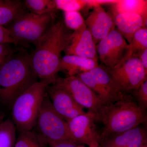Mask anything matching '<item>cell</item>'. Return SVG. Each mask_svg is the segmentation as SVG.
Masks as SVG:
<instances>
[{"mask_svg":"<svg viewBox=\"0 0 147 147\" xmlns=\"http://www.w3.org/2000/svg\"><path fill=\"white\" fill-rule=\"evenodd\" d=\"M18 42L11 36L8 29L0 26V44H18Z\"/></svg>","mask_w":147,"mask_h":147,"instance_id":"83f0119b","label":"cell"},{"mask_svg":"<svg viewBox=\"0 0 147 147\" xmlns=\"http://www.w3.org/2000/svg\"><path fill=\"white\" fill-rule=\"evenodd\" d=\"M117 30L129 44L135 33L142 28H147V17L137 13H122L112 16Z\"/></svg>","mask_w":147,"mask_h":147,"instance_id":"2e32d148","label":"cell"},{"mask_svg":"<svg viewBox=\"0 0 147 147\" xmlns=\"http://www.w3.org/2000/svg\"><path fill=\"white\" fill-rule=\"evenodd\" d=\"M98 65V60L65 55L61 59L60 69L61 70H65L69 76H73L90 71Z\"/></svg>","mask_w":147,"mask_h":147,"instance_id":"e0dca14e","label":"cell"},{"mask_svg":"<svg viewBox=\"0 0 147 147\" xmlns=\"http://www.w3.org/2000/svg\"><path fill=\"white\" fill-rule=\"evenodd\" d=\"M57 77L36 82L21 94L13 102V121L18 132L32 130L44 100L47 87Z\"/></svg>","mask_w":147,"mask_h":147,"instance_id":"277c9868","label":"cell"},{"mask_svg":"<svg viewBox=\"0 0 147 147\" xmlns=\"http://www.w3.org/2000/svg\"><path fill=\"white\" fill-rule=\"evenodd\" d=\"M112 16L118 13H137L147 17V1L119 0L110 5Z\"/></svg>","mask_w":147,"mask_h":147,"instance_id":"ac0fdd59","label":"cell"},{"mask_svg":"<svg viewBox=\"0 0 147 147\" xmlns=\"http://www.w3.org/2000/svg\"><path fill=\"white\" fill-rule=\"evenodd\" d=\"M99 143L98 142H95L93 143L91 145L89 146V147H99ZM80 147H85L84 145H82L80 146Z\"/></svg>","mask_w":147,"mask_h":147,"instance_id":"4dcf8cb0","label":"cell"},{"mask_svg":"<svg viewBox=\"0 0 147 147\" xmlns=\"http://www.w3.org/2000/svg\"><path fill=\"white\" fill-rule=\"evenodd\" d=\"M53 84L65 90L79 105L94 115L95 118L104 106L97 95L76 76L57 78Z\"/></svg>","mask_w":147,"mask_h":147,"instance_id":"9c48e42d","label":"cell"},{"mask_svg":"<svg viewBox=\"0 0 147 147\" xmlns=\"http://www.w3.org/2000/svg\"><path fill=\"white\" fill-rule=\"evenodd\" d=\"M47 144L49 147H80L82 145L71 141L48 142Z\"/></svg>","mask_w":147,"mask_h":147,"instance_id":"f1b7e54d","label":"cell"},{"mask_svg":"<svg viewBox=\"0 0 147 147\" xmlns=\"http://www.w3.org/2000/svg\"><path fill=\"white\" fill-rule=\"evenodd\" d=\"M106 68L121 91L126 94H130L147 80V71L137 56L124 58L114 68Z\"/></svg>","mask_w":147,"mask_h":147,"instance_id":"ba28073f","label":"cell"},{"mask_svg":"<svg viewBox=\"0 0 147 147\" xmlns=\"http://www.w3.org/2000/svg\"><path fill=\"white\" fill-rule=\"evenodd\" d=\"M18 133L14 147H47L46 140L37 132L32 130Z\"/></svg>","mask_w":147,"mask_h":147,"instance_id":"ffe728a7","label":"cell"},{"mask_svg":"<svg viewBox=\"0 0 147 147\" xmlns=\"http://www.w3.org/2000/svg\"><path fill=\"white\" fill-rule=\"evenodd\" d=\"M53 18L48 13L39 15L23 11L16 16L7 29L18 42L25 41L36 44L47 31Z\"/></svg>","mask_w":147,"mask_h":147,"instance_id":"8992f818","label":"cell"},{"mask_svg":"<svg viewBox=\"0 0 147 147\" xmlns=\"http://www.w3.org/2000/svg\"><path fill=\"white\" fill-rule=\"evenodd\" d=\"M76 76L97 95L104 105L113 104L126 94L121 91L105 66L98 65Z\"/></svg>","mask_w":147,"mask_h":147,"instance_id":"52a82bcc","label":"cell"},{"mask_svg":"<svg viewBox=\"0 0 147 147\" xmlns=\"http://www.w3.org/2000/svg\"><path fill=\"white\" fill-rule=\"evenodd\" d=\"M36 125L38 133L47 142H75L69 132L67 122L55 111L46 94L38 115Z\"/></svg>","mask_w":147,"mask_h":147,"instance_id":"5b68a950","label":"cell"},{"mask_svg":"<svg viewBox=\"0 0 147 147\" xmlns=\"http://www.w3.org/2000/svg\"><path fill=\"white\" fill-rule=\"evenodd\" d=\"M130 94L133 97L139 106L142 109L147 110V80L131 92Z\"/></svg>","mask_w":147,"mask_h":147,"instance_id":"484cf974","label":"cell"},{"mask_svg":"<svg viewBox=\"0 0 147 147\" xmlns=\"http://www.w3.org/2000/svg\"><path fill=\"white\" fill-rule=\"evenodd\" d=\"M104 125L100 142L140 125L147 124L146 110L141 108L130 94L113 104L104 105L95 118Z\"/></svg>","mask_w":147,"mask_h":147,"instance_id":"7a4b0ae2","label":"cell"},{"mask_svg":"<svg viewBox=\"0 0 147 147\" xmlns=\"http://www.w3.org/2000/svg\"><path fill=\"white\" fill-rule=\"evenodd\" d=\"M47 96L54 110L67 122L88 113L84 111V108L74 100L65 90L52 84L47 87Z\"/></svg>","mask_w":147,"mask_h":147,"instance_id":"7c38bea8","label":"cell"},{"mask_svg":"<svg viewBox=\"0 0 147 147\" xmlns=\"http://www.w3.org/2000/svg\"><path fill=\"white\" fill-rule=\"evenodd\" d=\"M95 115L88 112L67 121L69 130L76 143L90 146L93 143H100V136L95 125Z\"/></svg>","mask_w":147,"mask_h":147,"instance_id":"8fae6325","label":"cell"},{"mask_svg":"<svg viewBox=\"0 0 147 147\" xmlns=\"http://www.w3.org/2000/svg\"><path fill=\"white\" fill-rule=\"evenodd\" d=\"M147 145L146 125H140L106 138L99 143V147H144Z\"/></svg>","mask_w":147,"mask_h":147,"instance_id":"9a60e30c","label":"cell"},{"mask_svg":"<svg viewBox=\"0 0 147 147\" xmlns=\"http://www.w3.org/2000/svg\"><path fill=\"white\" fill-rule=\"evenodd\" d=\"M25 5L31 13L40 14L48 13L53 18L57 9L55 1L53 0H26Z\"/></svg>","mask_w":147,"mask_h":147,"instance_id":"7402d4cb","label":"cell"},{"mask_svg":"<svg viewBox=\"0 0 147 147\" xmlns=\"http://www.w3.org/2000/svg\"><path fill=\"white\" fill-rule=\"evenodd\" d=\"M15 53L11 44H0V67Z\"/></svg>","mask_w":147,"mask_h":147,"instance_id":"4316f807","label":"cell"},{"mask_svg":"<svg viewBox=\"0 0 147 147\" xmlns=\"http://www.w3.org/2000/svg\"><path fill=\"white\" fill-rule=\"evenodd\" d=\"M64 52L65 55L98 60L96 45L86 25L70 35Z\"/></svg>","mask_w":147,"mask_h":147,"instance_id":"4fadbf2b","label":"cell"},{"mask_svg":"<svg viewBox=\"0 0 147 147\" xmlns=\"http://www.w3.org/2000/svg\"><path fill=\"white\" fill-rule=\"evenodd\" d=\"M129 45L128 51L124 58L137 56L138 53L147 49V28H142L137 31L134 34L131 42Z\"/></svg>","mask_w":147,"mask_h":147,"instance_id":"603a6c76","label":"cell"},{"mask_svg":"<svg viewBox=\"0 0 147 147\" xmlns=\"http://www.w3.org/2000/svg\"><path fill=\"white\" fill-rule=\"evenodd\" d=\"M64 15L66 26L74 31L86 25L85 20L79 11H64Z\"/></svg>","mask_w":147,"mask_h":147,"instance_id":"d4e9b609","label":"cell"},{"mask_svg":"<svg viewBox=\"0 0 147 147\" xmlns=\"http://www.w3.org/2000/svg\"><path fill=\"white\" fill-rule=\"evenodd\" d=\"M93 9L85 20V24L96 45L115 30V26L113 16L102 6L97 5Z\"/></svg>","mask_w":147,"mask_h":147,"instance_id":"5bb4252c","label":"cell"},{"mask_svg":"<svg viewBox=\"0 0 147 147\" xmlns=\"http://www.w3.org/2000/svg\"><path fill=\"white\" fill-rule=\"evenodd\" d=\"M57 9H61L64 11H78L85 8L94 7V1L86 0H55Z\"/></svg>","mask_w":147,"mask_h":147,"instance_id":"cb8c5ba5","label":"cell"},{"mask_svg":"<svg viewBox=\"0 0 147 147\" xmlns=\"http://www.w3.org/2000/svg\"><path fill=\"white\" fill-rule=\"evenodd\" d=\"M137 57H139L144 68L147 71V49L138 53Z\"/></svg>","mask_w":147,"mask_h":147,"instance_id":"f546056e","label":"cell"},{"mask_svg":"<svg viewBox=\"0 0 147 147\" xmlns=\"http://www.w3.org/2000/svg\"><path fill=\"white\" fill-rule=\"evenodd\" d=\"M30 55L13 54L0 67V103L11 108L17 97L36 81Z\"/></svg>","mask_w":147,"mask_h":147,"instance_id":"3957f363","label":"cell"},{"mask_svg":"<svg viewBox=\"0 0 147 147\" xmlns=\"http://www.w3.org/2000/svg\"><path fill=\"white\" fill-rule=\"evenodd\" d=\"M4 117V115L3 113L0 112V124L3 121V119Z\"/></svg>","mask_w":147,"mask_h":147,"instance_id":"1f68e13d","label":"cell"},{"mask_svg":"<svg viewBox=\"0 0 147 147\" xmlns=\"http://www.w3.org/2000/svg\"><path fill=\"white\" fill-rule=\"evenodd\" d=\"M24 11L23 5L16 0H0V26L7 25Z\"/></svg>","mask_w":147,"mask_h":147,"instance_id":"d6986e66","label":"cell"},{"mask_svg":"<svg viewBox=\"0 0 147 147\" xmlns=\"http://www.w3.org/2000/svg\"><path fill=\"white\" fill-rule=\"evenodd\" d=\"M144 147H147V145H146V146H145Z\"/></svg>","mask_w":147,"mask_h":147,"instance_id":"d6a6232c","label":"cell"},{"mask_svg":"<svg viewBox=\"0 0 147 147\" xmlns=\"http://www.w3.org/2000/svg\"><path fill=\"white\" fill-rule=\"evenodd\" d=\"M16 130L13 121L8 119L0 124V147H15Z\"/></svg>","mask_w":147,"mask_h":147,"instance_id":"44dd1931","label":"cell"},{"mask_svg":"<svg viewBox=\"0 0 147 147\" xmlns=\"http://www.w3.org/2000/svg\"><path fill=\"white\" fill-rule=\"evenodd\" d=\"M129 45L120 33L115 29L98 42V56L106 68L112 69L125 57Z\"/></svg>","mask_w":147,"mask_h":147,"instance_id":"30bf717a","label":"cell"},{"mask_svg":"<svg viewBox=\"0 0 147 147\" xmlns=\"http://www.w3.org/2000/svg\"><path fill=\"white\" fill-rule=\"evenodd\" d=\"M70 35L60 21L48 29L36 43V50L30 57L38 78L42 80L57 77L61 70L62 53L68 45Z\"/></svg>","mask_w":147,"mask_h":147,"instance_id":"6da1fadb","label":"cell"}]
</instances>
